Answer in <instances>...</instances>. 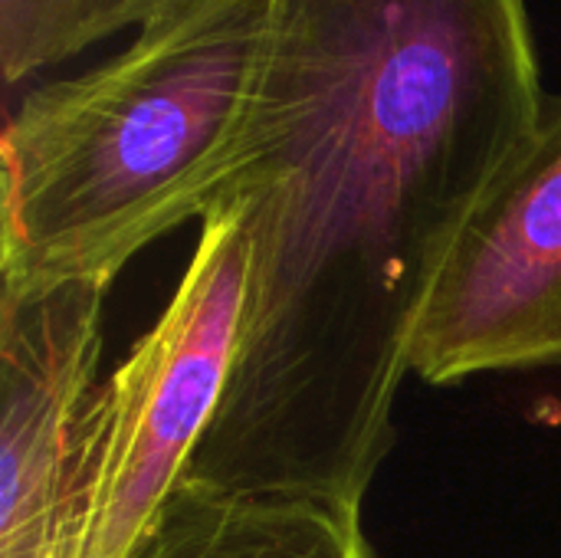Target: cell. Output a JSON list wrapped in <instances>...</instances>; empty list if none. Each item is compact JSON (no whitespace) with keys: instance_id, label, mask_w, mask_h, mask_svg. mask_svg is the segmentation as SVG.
<instances>
[{"instance_id":"obj_3","label":"cell","mask_w":561,"mask_h":558,"mask_svg":"<svg viewBox=\"0 0 561 558\" xmlns=\"http://www.w3.org/2000/svg\"><path fill=\"white\" fill-rule=\"evenodd\" d=\"M247 276L243 217L210 204L161 319L85 401L59 558H125L181 487L227 391Z\"/></svg>"},{"instance_id":"obj_7","label":"cell","mask_w":561,"mask_h":558,"mask_svg":"<svg viewBox=\"0 0 561 558\" xmlns=\"http://www.w3.org/2000/svg\"><path fill=\"white\" fill-rule=\"evenodd\" d=\"M184 0H0V72L7 86L59 66L92 43L174 10Z\"/></svg>"},{"instance_id":"obj_6","label":"cell","mask_w":561,"mask_h":558,"mask_svg":"<svg viewBox=\"0 0 561 558\" xmlns=\"http://www.w3.org/2000/svg\"><path fill=\"white\" fill-rule=\"evenodd\" d=\"M125 558H381L362 510L270 490L184 483Z\"/></svg>"},{"instance_id":"obj_1","label":"cell","mask_w":561,"mask_h":558,"mask_svg":"<svg viewBox=\"0 0 561 558\" xmlns=\"http://www.w3.org/2000/svg\"><path fill=\"white\" fill-rule=\"evenodd\" d=\"M263 3L214 197L250 237L247 299L184 480L362 510L434 283L549 95L526 0Z\"/></svg>"},{"instance_id":"obj_4","label":"cell","mask_w":561,"mask_h":558,"mask_svg":"<svg viewBox=\"0 0 561 558\" xmlns=\"http://www.w3.org/2000/svg\"><path fill=\"white\" fill-rule=\"evenodd\" d=\"M549 365H561V95L460 234L411 349L431 385Z\"/></svg>"},{"instance_id":"obj_2","label":"cell","mask_w":561,"mask_h":558,"mask_svg":"<svg viewBox=\"0 0 561 558\" xmlns=\"http://www.w3.org/2000/svg\"><path fill=\"white\" fill-rule=\"evenodd\" d=\"M263 0H184L3 122V283H108L214 204L243 122Z\"/></svg>"},{"instance_id":"obj_5","label":"cell","mask_w":561,"mask_h":558,"mask_svg":"<svg viewBox=\"0 0 561 558\" xmlns=\"http://www.w3.org/2000/svg\"><path fill=\"white\" fill-rule=\"evenodd\" d=\"M108 283L0 286V558H59Z\"/></svg>"}]
</instances>
